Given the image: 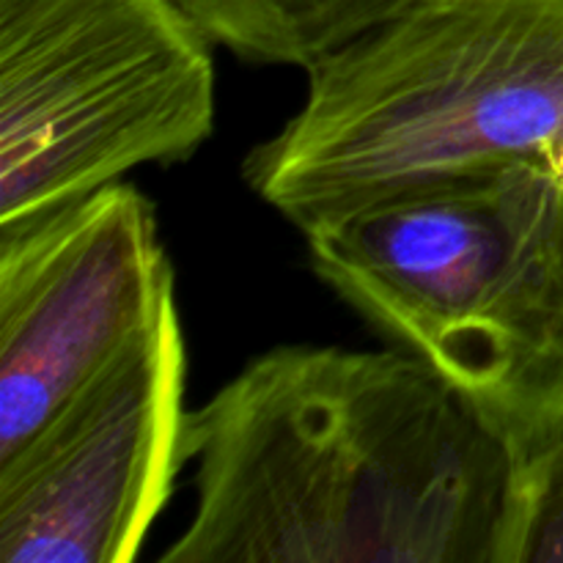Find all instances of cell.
Returning a JSON list of instances; mask_svg holds the SVG:
<instances>
[{"label":"cell","mask_w":563,"mask_h":563,"mask_svg":"<svg viewBox=\"0 0 563 563\" xmlns=\"http://www.w3.org/2000/svg\"><path fill=\"white\" fill-rule=\"evenodd\" d=\"M163 563H500L511 451L407 350L289 344L187 416Z\"/></svg>","instance_id":"cell-1"},{"label":"cell","mask_w":563,"mask_h":563,"mask_svg":"<svg viewBox=\"0 0 563 563\" xmlns=\"http://www.w3.org/2000/svg\"><path fill=\"white\" fill-rule=\"evenodd\" d=\"M308 71L242 179L302 234L563 141V0H405Z\"/></svg>","instance_id":"cell-2"},{"label":"cell","mask_w":563,"mask_h":563,"mask_svg":"<svg viewBox=\"0 0 563 563\" xmlns=\"http://www.w3.org/2000/svg\"><path fill=\"white\" fill-rule=\"evenodd\" d=\"M313 273L506 445L563 412V179L520 163L306 231Z\"/></svg>","instance_id":"cell-3"},{"label":"cell","mask_w":563,"mask_h":563,"mask_svg":"<svg viewBox=\"0 0 563 563\" xmlns=\"http://www.w3.org/2000/svg\"><path fill=\"white\" fill-rule=\"evenodd\" d=\"M214 47L179 0H0V229L192 157Z\"/></svg>","instance_id":"cell-4"},{"label":"cell","mask_w":563,"mask_h":563,"mask_svg":"<svg viewBox=\"0 0 563 563\" xmlns=\"http://www.w3.org/2000/svg\"><path fill=\"white\" fill-rule=\"evenodd\" d=\"M176 295L0 460V563H130L187 465Z\"/></svg>","instance_id":"cell-5"},{"label":"cell","mask_w":563,"mask_h":563,"mask_svg":"<svg viewBox=\"0 0 563 563\" xmlns=\"http://www.w3.org/2000/svg\"><path fill=\"white\" fill-rule=\"evenodd\" d=\"M174 295L154 203L124 179L0 229V460Z\"/></svg>","instance_id":"cell-6"},{"label":"cell","mask_w":563,"mask_h":563,"mask_svg":"<svg viewBox=\"0 0 563 563\" xmlns=\"http://www.w3.org/2000/svg\"><path fill=\"white\" fill-rule=\"evenodd\" d=\"M218 47L251 64L300 66L339 49L405 0H179Z\"/></svg>","instance_id":"cell-7"},{"label":"cell","mask_w":563,"mask_h":563,"mask_svg":"<svg viewBox=\"0 0 563 563\" xmlns=\"http://www.w3.org/2000/svg\"><path fill=\"white\" fill-rule=\"evenodd\" d=\"M509 451L500 563H563V412Z\"/></svg>","instance_id":"cell-8"},{"label":"cell","mask_w":563,"mask_h":563,"mask_svg":"<svg viewBox=\"0 0 563 563\" xmlns=\"http://www.w3.org/2000/svg\"><path fill=\"white\" fill-rule=\"evenodd\" d=\"M550 168H553L555 174H559L561 179H563V141L559 143V146H555L553 157H550Z\"/></svg>","instance_id":"cell-9"}]
</instances>
